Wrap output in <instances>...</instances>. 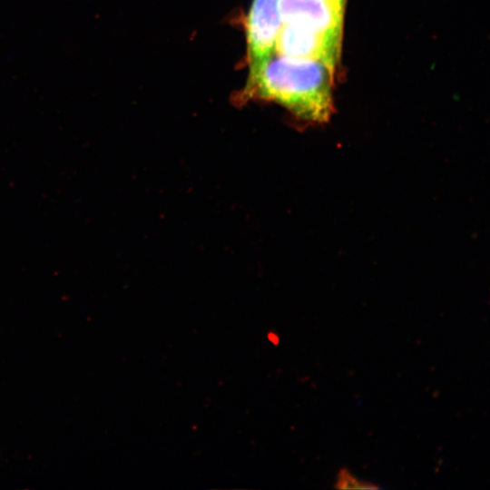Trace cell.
<instances>
[{"mask_svg":"<svg viewBox=\"0 0 490 490\" xmlns=\"http://www.w3.org/2000/svg\"><path fill=\"white\" fill-rule=\"evenodd\" d=\"M334 67L314 60L272 54L250 65L247 91L275 101L306 120H328Z\"/></svg>","mask_w":490,"mask_h":490,"instance_id":"cell-1","label":"cell"},{"mask_svg":"<svg viewBox=\"0 0 490 490\" xmlns=\"http://www.w3.org/2000/svg\"><path fill=\"white\" fill-rule=\"evenodd\" d=\"M340 41V34L282 24L274 54L289 58L319 61L334 67L339 55Z\"/></svg>","mask_w":490,"mask_h":490,"instance_id":"cell-2","label":"cell"},{"mask_svg":"<svg viewBox=\"0 0 490 490\" xmlns=\"http://www.w3.org/2000/svg\"><path fill=\"white\" fill-rule=\"evenodd\" d=\"M281 26L279 0H253L247 19V43L250 65L274 54Z\"/></svg>","mask_w":490,"mask_h":490,"instance_id":"cell-3","label":"cell"},{"mask_svg":"<svg viewBox=\"0 0 490 490\" xmlns=\"http://www.w3.org/2000/svg\"><path fill=\"white\" fill-rule=\"evenodd\" d=\"M279 8L282 24L341 34L342 0H279Z\"/></svg>","mask_w":490,"mask_h":490,"instance_id":"cell-4","label":"cell"},{"mask_svg":"<svg viewBox=\"0 0 490 490\" xmlns=\"http://www.w3.org/2000/svg\"><path fill=\"white\" fill-rule=\"evenodd\" d=\"M339 489H378L379 486L371 482L358 480L348 469H340L335 483Z\"/></svg>","mask_w":490,"mask_h":490,"instance_id":"cell-5","label":"cell"},{"mask_svg":"<svg viewBox=\"0 0 490 490\" xmlns=\"http://www.w3.org/2000/svg\"><path fill=\"white\" fill-rule=\"evenodd\" d=\"M342 1H345V0H342Z\"/></svg>","mask_w":490,"mask_h":490,"instance_id":"cell-6","label":"cell"}]
</instances>
